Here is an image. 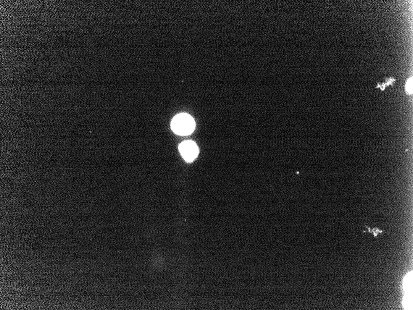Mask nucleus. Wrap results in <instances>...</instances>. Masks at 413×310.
<instances>
[{
    "instance_id": "2",
    "label": "nucleus",
    "mask_w": 413,
    "mask_h": 310,
    "mask_svg": "<svg viewBox=\"0 0 413 310\" xmlns=\"http://www.w3.org/2000/svg\"><path fill=\"white\" fill-rule=\"evenodd\" d=\"M179 150H180L184 159L188 162H193L198 156V148H197L196 144L193 141H184L179 146Z\"/></svg>"
},
{
    "instance_id": "1",
    "label": "nucleus",
    "mask_w": 413,
    "mask_h": 310,
    "mask_svg": "<svg viewBox=\"0 0 413 310\" xmlns=\"http://www.w3.org/2000/svg\"><path fill=\"white\" fill-rule=\"evenodd\" d=\"M195 122L190 115L181 114L176 115L172 122V128L178 135L186 136L193 132Z\"/></svg>"
},
{
    "instance_id": "3",
    "label": "nucleus",
    "mask_w": 413,
    "mask_h": 310,
    "mask_svg": "<svg viewBox=\"0 0 413 310\" xmlns=\"http://www.w3.org/2000/svg\"><path fill=\"white\" fill-rule=\"evenodd\" d=\"M405 90H406V93L407 94H412V78H409L408 80L407 81L406 86H405Z\"/></svg>"
}]
</instances>
